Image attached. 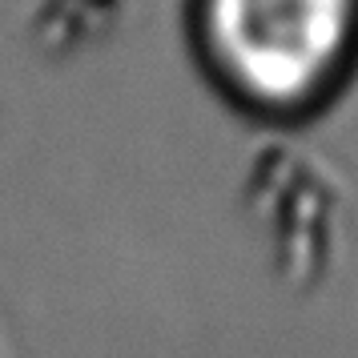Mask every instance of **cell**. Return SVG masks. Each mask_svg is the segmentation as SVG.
I'll return each mask as SVG.
<instances>
[{
    "mask_svg": "<svg viewBox=\"0 0 358 358\" xmlns=\"http://www.w3.org/2000/svg\"><path fill=\"white\" fill-rule=\"evenodd\" d=\"M358 0H206V41L234 89L262 105H302L355 36Z\"/></svg>",
    "mask_w": 358,
    "mask_h": 358,
    "instance_id": "1",
    "label": "cell"
}]
</instances>
